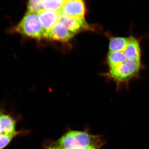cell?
Listing matches in <instances>:
<instances>
[{"mask_svg": "<svg viewBox=\"0 0 149 149\" xmlns=\"http://www.w3.org/2000/svg\"><path fill=\"white\" fill-rule=\"evenodd\" d=\"M64 2L62 0H43L42 6L44 10L60 12Z\"/></svg>", "mask_w": 149, "mask_h": 149, "instance_id": "obj_11", "label": "cell"}, {"mask_svg": "<svg viewBox=\"0 0 149 149\" xmlns=\"http://www.w3.org/2000/svg\"><path fill=\"white\" fill-rule=\"evenodd\" d=\"M3 134L1 126V124H0V135Z\"/></svg>", "mask_w": 149, "mask_h": 149, "instance_id": "obj_15", "label": "cell"}, {"mask_svg": "<svg viewBox=\"0 0 149 149\" xmlns=\"http://www.w3.org/2000/svg\"><path fill=\"white\" fill-rule=\"evenodd\" d=\"M70 32L60 22L56 23L49 32L45 35V38L59 42H66L74 37Z\"/></svg>", "mask_w": 149, "mask_h": 149, "instance_id": "obj_5", "label": "cell"}, {"mask_svg": "<svg viewBox=\"0 0 149 149\" xmlns=\"http://www.w3.org/2000/svg\"><path fill=\"white\" fill-rule=\"evenodd\" d=\"M143 65L141 61L127 60L124 63L109 68L106 75L116 83L117 89L128 87L132 80L138 78Z\"/></svg>", "mask_w": 149, "mask_h": 149, "instance_id": "obj_3", "label": "cell"}, {"mask_svg": "<svg viewBox=\"0 0 149 149\" xmlns=\"http://www.w3.org/2000/svg\"><path fill=\"white\" fill-rule=\"evenodd\" d=\"M62 1H63L65 2V1H66V0H62Z\"/></svg>", "mask_w": 149, "mask_h": 149, "instance_id": "obj_16", "label": "cell"}, {"mask_svg": "<svg viewBox=\"0 0 149 149\" xmlns=\"http://www.w3.org/2000/svg\"><path fill=\"white\" fill-rule=\"evenodd\" d=\"M105 144L102 136L93 135L87 130H71L44 147L57 149H80L90 147L102 148Z\"/></svg>", "mask_w": 149, "mask_h": 149, "instance_id": "obj_1", "label": "cell"}, {"mask_svg": "<svg viewBox=\"0 0 149 149\" xmlns=\"http://www.w3.org/2000/svg\"><path fill=\"white\" fill-rule=\"evenodd\" d=\"M44 148H45V149H57L54 148H49V147H44ZM80 149H101V148H99V147H90Z\"/></svg>", "mask_w": 149, "mask_h": 149, "instance_id": "obj_14", "label": "cell"}, {"mask_svg": "<svg viewBox=\"0 0 149 149\" xmlns=\"http://www.w3.org/2000/svg\"><path fill=\"white\" fill-rule=\"evenodd\" d=\"M141 40L139 38L130 36L128 37V42L124 52L126 58L132 61H141Z\"/></svg>", "mask_w": 149, "mask_h": 149, "instance_id": "obj_7", "label": "cell"}, {"mask_svg": "<svg viewBox=\"0 0 149 149\" xmlns=\"http://www.w3.org/2000/svg\"><path fill=\"white\" fill-rule=\"evenodd\" d=\"M38 14L45 35L56 23L59 22L61 12L43 10Z\"/></svg>", "mask_w": 149, "mask_h": 149, "instance_id": "obj_8", "label": "cell"}, {"mask_svg": "<svg viewBox=\"0 0 149 149\" xmlns=\"http://www.w3.org/2000/svg\"><path fill=\"white\" fill-rule=\"evenodd\" d=\"M10 34L40 40L45 38V32L38 13L27 11L19 23L8 29Z\"/></svg>", "mask_w": 149, "mask_h": 149, "instance_id": "obj_2", "label": "cell"}, {"mask_svg": "<svg viewBox=\"0 0 149 149\" xmlns=\"http://www.w3.org/2000/svg\"><path fill=\"white\" fill-rule=\"evenodd\" d=\"M43 0H29L27 11L39 13L43 8L42 6Z\"/></svg>", "mask_w": 149, "mask_h": 149, "instance_id": "obj_13", "label": "cell"}, {"mask_svg": "<svg viewBox=\"0 0 149 149\" xmlns=\"http://www.w3.org/2000/svg\"><path fill=\"white\" fill-rule=\"evenodd\" d=\"M16 119L3 109H0V124L3 133H13L16 131Z\"/></svg>", "mask_w": 149, "mask_h": 149, "instance_id": "obj_9", "label": "cell"}, {"mask_svg": "<svg viewBox=\"0 0 149 149\" xmlns=\"http://www.w3.org/2000/svg\"><path fill=\"white\" fill-rule=\"evenodd\" d=\"M25 133L23 130H16L13 133H3L0 135V149H4L15 138Z\"/></svg>", "mask_w": 149, "mask_h": 149, "instance_id": "obj_12", "label": "cell"}, {"mask_svg": "<svg viewBox=\"0 0 149 149\" xmlns=\"http://www.w3.org/2000/svg\"><path fill=\"white\" fill-rule=\"evenodd\" d=\"M61 13L70 18H84L85 13L83 0H66L63 6Z\"/></svg>", "mask_w": 149, "mask_h": 149, "instance_id": "obj_4", "label": "cell"}, {"mask_svg": "<svg viewBox=\"0 0 149 149\" xmlns=\"http://www.w3.org/2000/svg\"><path fill=\"white\" fill-rule=\"evenodd\" d=\"M128 42V37H111L109 49L110 52H120L125 49Z\"/></svg>", "mask_w": 149, "mask_h": 149, "instance_id": "obj_10", "label": "cell"}, {"mask_svg": "<svg viewBox=\"0 0 149 149\" xmlns=\"http://www.w3.org/2000/svg\"><path fill=\"white\" fill-rule=\"evenodd\" d=\"M59 21L62 22L69 31L74 35L84 31L91 29V27L84 18H70L61 13Z\"/></svg>", "mask_w": 149, "mask_h": 149, "instance_id": "obj_6", "label": "cell"}]
</instances>
